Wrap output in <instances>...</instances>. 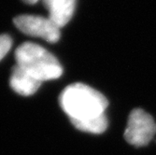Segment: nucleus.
<instances>
[{
	"label": "nucleus",
	"mask_w": 156,
	"mask_h": 155,
	"mask_svg": "<svg viewBox=\"0 0 156 155\" xmlns=\"http://www.w3.org/2000/svg\"><path fill=\"white\" fill-rule=\"evenodd\" d=\"M60 106L70 122H83L105 115L108 102L100 92L83 83H73L61 93Z\"/></svg>",
	"instance_id": "f257e3e1"
},
{
	"label": "nucleus",
	"mask_w": 156,
	"mask_h": 155,
	"mask_svg": "<svg viewBox=\"0 0 156 155\" xmlns=\"http://www.w3.org/2000/svg\"><path fill=\"white\" fill-rule=\"evenodd\" d=\"M17 65L35 79L43 82L63 74L59 61L46 49L32 42H24L15 51Z\"/></svg>",
	"instance_id": "f03ea898"
},
{
	"label": "nucleus",
	"mask_w": 156,
	"mask_h": 155,
	"mask_svg": "<svg viewBox=\"0 0 156 155\" xmlns=\"http://www.w3.org/2000/svg\"><path fill=\"white\" fill-rule=\"evenodd\" d=\"M156 134V122L142 108L131 111L124 132L125 140L136 147L148 145Z\"/></svg>",
	"instance_id": "7ed1b4c3"
},
{
	"label": "nucleus",
	"mask_w": 156,
	"mask_h": 155,
	"mask_svg": "<svg viewBox=\"0 0 156 155\" xmlns=\"http://www.w3.org/2000/svg\"><path fill=\"white\" fill-rule=\"evenodd\" d=\"M14 24L25 35L37 37L51 43L60 38V28L49 17L37 15H20L14 18Z\"/></svg>",
	"instance_id": "20e7f679"
},
{
	"label": "nucleus",
	"mask_w": 156,
	"mask_h": 155,
	"mask_svg": "<svg viewBox=\"0 0 156 155\" xmlns=\"http://www.w3.org/2000/svg\"><path fill=\"white\" fill-rule=\"evenodd\" d=\"M49 11V18L59 28L65 26L71 20L76 0H41Z\"/></svg>",
	"instance_id": "39448f33"
},
{
	"label": "nucleus",
	"mask_w": 156,
	"mask_h": 155,
	"mask_svg": "<svg viewBox=\"0 0 156 155\" xmlns=\"http://www.w3.org/2000/svg\"><path fill=\"white\" fill-rule=\"evenodd\" d=\"M41 83L17 65L12 68L9 84L12 90L17 93L24 96L32 95L38 90Z\"/></svg>",
	"instance_id": "423d86ee"
},
{
	"label": "nucleus",
	"mask_w": 156,
	"mask_h": 155,
	"mask_svg": "<svg viewBox=\"0 0 156 155\" xmlns=\"http://www.w3.org/2000/svg\"><path fill=\"white\" fill-rule=\"evenodd\" d=\"M71 123L78 130L91 133V134H95V135L104 133L107 130L108 125V122L106 117V114L94 119L83 121V122H75Z\"/></svg>",
	"instance_id": "0eeeda50"
},
{
	"label": "nucleus",
	"mask_w": 156,
	"mask_h": 155,
	"mask_svg": "<svg viewBox=\"0 0 156 155\" xmlns=\"http://www.w3.org/2000/svg\"><path fill=\"white\" fill-rule=\"evenodd\" d=\"M12 45V39L9 35H0V61H1L6 54L9 51Z\"/></svg>",
	"instance_id": "6e6552de"
},
{
	"label": "nucleus",
	"mask_w": 156,
	"mask_h": 155,
	"mask_svg": "<svg viewBox=\"0 0 156 155\" xmlns=\"http://www.w3.org/2000/svg\"><path fill=\"white\" fill-rule=\"evenodd\" d=\"M23 1L28 5H34V4H37L39 0H23Z\"/></svg>",
	"instance_id": "1a4fd4ad"
}]
</instances>
